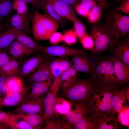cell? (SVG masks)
Segmentation results:
<instances>
[{
  "mask_svg": "<svg viewBox=\"0 0 129 129\" xmlns=\"http://www.w3.org/2000/svg\"><path fill=\"white\" fill-rule=\"evenodd\" d=\"M14 0H0V22H6L12 15Z\"/></svg>",
  "mask_w": 129,
  "mask_h": 129,
  "instance_id": "cell-27",
  "label": "cell"
},
{
  "mask_svg": "<svg viewBox=\"0 0 129 129\" xmlns=\"http://www.w3.org/2000/svg\"><path fill=\"white\" fill-rule=\"evenodd\" d=\"M117 10L126 14H129V0H124L122 1L121 4Z\"/></svg>",
  "mask_w": 129,
  "mask_h": 129,
  "instance_id": "cell-47",
  "label": "cell"
},
{
  "mask_svg": "<svg viewBox=\"0 0 129 129\" xmlns=\"http://www.w3.org/2000/svg\"><path fill=\"white\" fill-rule=\"evenodd\" d=\"M11 118L9 113H7L4 112H0V122L6 123L10 127L12 121Z\"/></svg>",
  "mask_w": 129,
  "mask_h": 129,
  "instance_id": "cell-46",
  "label": "cell"
},
{
  "mask_svg": "<svg viewBox=\"0 0 129 129\" xmlns=\"http://www.w3.org/2000/svg\"><path fill=\"white\" fill-rule=\"evenodd\" d=\"M64 122L63 117L57 114L48 121L45 124L43 129H62Z\"/></svg>",
  "mask_w": 129,
  "mask_h": 129,
  "instance_id": "cell-31",
  "label": "cell"
},
{
  "mask_svg": "<svg viewBox=\"0 0 129 129\" xmlns=\"http://www.w3.org/2000/svg\"><path fill=\"white\" fill-rule=\"evenodd\" d=\"M77 3L80 4L85 8L90 11L97 3L95 0H78Z\"/></svg>",
  "mask_w": 129,
  "mask_h": 129,
  "instance_id": "cell-45",
  "label": "cell"
},
{
  "mask_svg": "<svg viewBox=\"0 0 129 129\" xmlns=\"http://www.w3.org/2000/svg\"><path fill=\"white\" fill-rule=\"evenodd\" d=\"M23 81V79L18 75L8 76L6 84L10 94L20 90L24 86Z\"/></svg>",
  "mask_w": 129,
  "mask_h": 129,
  "instance_id": "cell-29",
  "label": "cell"
},
{
  "mask_svg": "<svg viewBox=\"0 0 129 129\" xmlns=\"http://www.w3.org/2000/svg\"><path fill=\"white\" fill-rule=\"evenodd\" d=\"M8 62L15 74L18 75L21 68L19 61L10 56Z\"/></svg>",
  "mask_w": 129,
  "mask_h": 129,
  "instance_id": "cell-41",
  "label": "cell"
},
{
  "mask_svg": "<svg viewBox=\"0 0 129 129\" xmlns=\"http://www.w3.org/2000/svg\"><path fill=\"white\" fill-rule=\"evenodd\" d=\"M93 118L92 114L84 117L78 122L74 124V129H93L91 120Z\"/></svg>",
  "mask_w": 129,
  "mask_h": 129,
  "instance_id": "cell-32",
  "label": "cell"
},
{
  "mask_svg": "<svg viewBox=\"0 0 129 129\" xmlns=\"http://www.w3.org/2000/svg\"><path fill=\"white\" fill-rule=\"evenodd\" d=\"M2 94L1 90H0V99L2 97Z\"/></svg>",
  "mask_w": 129,
  "mask_h": 129,
  "instance_id": "cell-54",
  "label": "cell"
},
{
  "mask_svg": "<svg viewBox=\"0 0 129 129\" xmlns=\"http://www.w3.org/2000/svg\"><path fill=\"white\" fill-rule=\"evenodd\" d=\"M26 3L31 4L38 9L41 10L39 0H21Z\"/></svg>",
  "mask_w": 129,
  "mask_h": 129,
  "instance_id": "cell-49",
  "label": "cell"
},
{
  "mask_svg": "<svg viewBox=\"0 0 129 129\" xmlns=\"http://www.w3.org/2000/svg\"><path fill=\"white\" fill-rule=\"evenodd\" d=\"M39 1L41 10L43 11L44 14L55 20L59 25L63 27L66 19L60 16L46 0H39Z\"/></svg>",
  "mask_w": 129,
  "mask_h": 129,
  "instance_id": "cell-25",
  "label": "cell"
},
{
  "mask_svg": "<svg viewBox=\"0 0 129 129\" xmlns=\"http://www.w3.org/2000/svg\"><path fill=\"white\" fill-rule=\"evenodd\" d=\"M111 50L112 54L129 67V35L118 42Z\"/></svg>",
  "mask_w": 129,
  "mask_h": 129,
  "instance_id": "cell-21",
  "label": "cell"
},
{
  "mask_svg": "<svg viewBox=\"0 0 129 129\" xmlns=\"http://www.w3.org/2000/svg\"><path fill=\"white\" fill-rule=\"evenodd\" d=\"M16 33L14 28H9L0 33V49L8 48L15 39Z\"/></svg>",
  "mask_w": 129,
  "mask_h": 129,
  "instance_id": "cell-28",
  "label": "cell"
},
{
  "mask_svg": "<svg viewBox=\"0 0 129 129\" xmlns=\"http://www.w3.org/2000/svg\"><path fill=\"white\" fill-rule=\"evenodd\" d=\"M37 9L32 21L33 38L38 40L49 39L56 32L59 24L55 20L45 14L40 13Z\"/></svg>",
  "mask_w": 129,
  "mask_h": 129,
  "instance_id": "cell-5",
  "label": "cell"
},
{
  "mask_svg": "<svg viewBox=\"0 0 129 129\" xmlns=\"http://www.w3.org/2000/svg\"><path fill=\"white\" fill-rule=\"evenodd\" d=\"M95 88L90 77L85 79L77 77L70 86L61 91V95L68 99L73 106L87 104L90 96Z\"/></svg>",
  "mask_w": 129,
  "mask_h": 129,
  "instance_id": "cell-3",
  "label": "cell"
},
{
  "mask_svg": "<svg viewBox=\"0 0 129 129\" xmlns=\"http://www.w3.org/2000/svg\"><path fill=\"white\" fill-rule=\"evenodd\" d=\"M74 31L77 37L79 39L86 33L85 26L78 18L73 22Z\"/></svg>",
  "mask_w": 129,
  "mask_h": 129,
  "instance_id": "cell-37",
  "label": "cell"
},
{
  "mask_svg": "<svg viewBox=\"0 0 129 129\" xmlns=\"http://www.w3.org/2000/svg\"><path fill=\"white\" fill-rule=\"evenodd\" d=\"M51 57L46 54L40 53L19 60L21 68L18 75L23 80L24 79L32 73L42 63Z\"/></svg>",
  "mask_w": 129,
  "mask_h": 129,
  "instance_id": "cell-9",
  "label": "cell"
},
{
  "mask_svg": "<svg viewBox=\"0 0 129 129\" xmlns=\"http://www.w3.org/2000/svg\"><path fill=\"white\" fill-rule=\"evenodd\" d=\"M77 72L73 65L59 77V84L61 91L65 90L74 83L77 77Z\"/></svg>",
  "mask_w": 129,
  "mask_h": 129,
  "instance_id": "cell-23",
  "label": "cell"
},
{
  "mask_svg": "<svg viewBox=\"0 0 129 129\" xmlns=\"http://www.w3.org/2000/svg\"><path fill=\"white\" fill-rule=\"evenodd\" d=\"M103 9L97 3L92 7L86 17L91 24L100 23L102 17Z\"/></svg>",
  "mask_w": 129,
  "mask_h": 129,
  "instance_id": "cell-30",
  "label": "cell"
},
{
  "mask_svg": "<svg viewBox=\"0 0 129 129\" xmlns=\"http://www.w3.org/2000/svg\"><path fill=\"white\" fill-rule=\"evenodd\" d=\"M91 123L93 129H118L121 127L117 116L110 115L93 116Z\"/></svg>",
  "mask_w": 129,
  "mask_h": 129,
  "instance_id": "cell-15",
  "label": "cell"
},
{
  "mask_svg": "<svg viewBox=\"0 0 129 129\" xmlns=\"http://www.w3.org/2000/svg\"><path fill=\"white\" fill-rule=\"evenodd\" d=\"M75 9L78 13L81 16L87 17L90 11L88 10L83 7L81 4L77 3Z\"/></svg>",
  "mask_w": 129,
  "mask_h": 129,
  "instance_id": "cell-48",
  "label": "cell"
},
{
  "mask_svg": "<svg viewBox=\"0 0 129 129\" xmlns=\"http://www.w3.org/2000/svg\"><path fill=\"white\" fill-rule=\"evenodd\" d=\"M129 106L127 103L118 113V121L122 125L129 127Z\"/></svg>",
  "mask_w": 129,
  "mask_h": 129,
  "instance_id": "cell-33",
  "label": "cell"
},
{
  "mask_svg": "<svg viewBox=\"0 0 129 129\" xmlns=\"http://www.w3.org/2000/svg\"><path fill=\"white\" fill-rule=\"evenodd\" d=\"M123 86L114 93L111 102V109L109 115L116 116L123 107L129 103V88Z\"/></svg>",
  "mask_w": 129,
  "mask_h": 129,
  "instance_id": "cell-14",
  "label": "cell"
},
{
  "mask_svg": "<svg viewBox=\"0 0 129 129\" xmlns=\"http://www.w3.org/2000/svg\"><path fill=\"white\" fill-rule=\"evenodd\" d=\"M97 3L103 9H105L108 6V4L107 0H95Z\"/></svg>",
  "mask_w": 129,
  "mask_h": 129,
  "instance_id": "cell-50",
  "label": "cell"
},
{
  "mask_svg": "<svg viewBox=\"0 0 129 129\" xmlns=\"http://www.w3.org/2000/svg\"><path fill=\"white\" fill-rule=\"evenodd\" d=\"M8 76L3 74L0 75V90L3 95L10 94L9 90L6 85V82Z\"/></svg>",
  "mask_w": 129,
  "mask_h": 129,
  "instance_id": "cell-40",
  "label": "cell"
},
{
  "mask_svg": "<svg viewBox=\"0 0 129 129\" xmlns=\"http://www.w3.org/2000/svg\"><path fill=\"white\" fill-rule=\"evenodd\" d=\"M31 87V85L25 84L19 91L2 96L0 99V108L19 105L25 99Z\"/></svg>",
  "mask_w": 129,
  "mask_h": 129,
  "instance_id": "cell-13",
  "label": "cell"
},
{
  "mask_svg": "<svg viewBox=\"0 0 129 129\" xmlns=\"http://www.w3.org/2000/svg\"><path fill=\"white\" fill-rule=\"evenodd\" d=\"M74 110L67 111L63 116V120L72 127L85 116L92 114L88 104H79L74 106Z\"/></svg>",
  "mask_w": 129,
  "mask_h": 129,
  "instance_id": "cell-17",
  "label": "cell"
},
{
  "mask_svg": "<svg viewBox=\"0 0 129 129\" xmlns=\"http://www.w3.org/2000/svg\"><path fill=\"white\" fill-rule=\"evenodd\" d=\"M61 16L72 22L78 18L74 9L62 0H46Z\"/></svg>",
  "mask_w": 129,
  "mask_h": 129,
  "instance_id": "cell-19",
  "label": "cell"
},
{
  "mask_svg": "<svg viewBox=\"0 0 129 129\" xmlns=\"http://www.w3.org/2000/svg\"><path fill=\"white\" fill-rule=\"evenodd\" d=\"M72 7L74 9L77 3L78 0H62Z\"/></svg>",
  "mask_w": 129,
  "mask_h": 129,
  "instance_id": "cell-51",
  "label": "cell"
},
{
  "mask_svg": "<svg viewBox=\"0 0 129 129\" xmlns=\"http://www.w3.org/2000/svg\"><path fill=\"white\" fill-rule=\"evenodd\" d=\"M59 78V77L54 79L48 91L44 97L43 117L46 122L57 114L55 107L57 95L60 90Z\"/></svg>",
  "mask_w": 129,
  "mask_h": 129,
  "instance_id": "cell-8",
  "label": "cell"
},
{
  "mask_svg": "<svg viewBox=\"0 0 129 129\" xmlns=\"http://www.w3.org/2000/svg\"><path fill=\"white\" fill-rule=\"evenodd\" d=\"M87 51L83 48H73L63 45H56L46 46L39 45L37 51L52 57L64 58Z\"/></svg>",
  "mask_w": 129,
  "mask_h": 129,
  "instance_id": "cell-10",
  "label": "cell"
},
{
  "mask_svg": "<svg viewBox=\"0 0 129 129\" xmlns=\"http://www.w3.org/2000/svg\"><path fill=\"white\" fill-rule=\"evenodd\" d=\"M59 64L62 73L69 69L73 65L72 60L68 57H59Z\"/></svg>",
  "mask_w": 129,
  "mask_h": 129,
  "instance_id": "cell-39",
  "label": "cell"
},
{
  "mask_svg": "<svg viewBox=\"0 0 129 129\" xmlns=\"http://www.w3.org/2000/svg\"><path fill=\"white\" fill-rule=\"evenodd\" d=\"M44 97L24 101L14 109V113L24 114L37 113L43 116Z\"/></svg>",
  "mask_w": 129,
  "mask_h": 129,
  "instance_id": "cell-12",
  "label": "cell"
},
{
  "mask_svg": "<svg viewBox=\"0 0 129 129\" xmlns=\"http://www.w3.org/2000/svg\"><path fill=\"white\" fill-rule=\"evenodd\" d=\"M114 74L118 84L122 87L129 83V67L112 54Z\"/></svg>",
  "mask_w": 129,
  "mask_h": 129,
  "instance_id": "cell-18",
  "label": "cell"
},
{
  "mask_svg": "<svg viewBox=\"0 0 129 129\" xmlns=\"http://www.w3.org/2000/svg\"><path fill=\"white\" fill-rule=\"evenodd\" d=\"M3 28V26L2 23L0 22V33L2 32H1L2 31Z\"/></svg>",
  "mask_w": 129,
  "mask_h": 129,
  "instance_id": "cell-53",
  "label": "cell"
},
{
  "mask_svg": "<svg viewBox=\"0 0 129 129\" xmlns=\"http://www.w3.org/2000/svg\"><path fill=\"white\" fill-rule=\"evenodd\" d=\"M54 78L51 74L46 80L32 85L30 91L24 101L44 97L48 91Z\"/></svg>",
  "mask_w": 129,
  "mask_h": 129,
  "instance_id": "cell-20",
  "label": "cell"
},
{
  "mask_svg": "<svg viewBox=\"0 0 129 129\" xmlns=\"http://www.w3.org/2000/svg\"><path fill=\"white\" fill-rule=\"evenodd\" d=\"M117 9L111 11L104 23L115 35L119 41L129 35V16L124 15Z\"/></svg>",
  "mask_w": 129,
  "mask_h": 129,
  "instance_id": "cell-6",
  "label": "cell"
},
{
  "mask_svg": "<svg viewBox=\"0 0 129 129\" xmlns=\"http://www.w3.org/2000/svg\"><path fill=\"white\" fill-rule=\"evenodd\" d=\"M7 50L10 56L19 60L32 55L35 52L15 39Z\"/></svg>",
  "mask_w": 129,
  "mask_h": 129,
  "instance_id": "cell-22",
  "label": "cell"
},
{
  "mask_svg": "<svg viewBox=\"0 0 129 129\" xmlns=\"http://www.w3.org/2000/svg\"><path fill=\"white\" fill-rule=\"evenodd\" d=\"M12 7L14 10L19 14H26L30 12L27 3L21 0H14Z\"/></svg>",
  "mask_w": 129,
  "mask_h": 129,
  "instance_id": "cell-35",
  "label": "cell"
},
{
  "mask_svg": "<svg viewBox=\"0 0 129 129\" xmlns=\"http://www.w3.org/2000/svg\"><path fill=\"white\" fill-rule=\"evenodd\" d=\"M83 49L92 52L95 48V42L92 36L86 33L81 38L79 39Z\"/></svg>",
  "mask_w": 129,
  "mask_h": 129,
  "instance_id": "cell-34",
  "label": "cell"
},
{
  "mask_svg": "<svg viewBox=\"0 0 129 129\" xmlns=\"http://www.w3.org/2000/svg\"><path fill=\"white\" fill-rule=\"evenodd\" d=\"M10 126L4 122H0V129H8Z\"/></svg>",
  "mask_w": 129,
  "mask_h": 129,
  "instance_id": "cell-52",
  "label": "cell"
},
{
  "mask_svg": "<svg viewBox=\"0 0 129 129\" xmlns=\"http://www.w3.org/2000/svg\"><path fill=\"white\" fill-rule=\"evenodd\" d=\"M73 65L77 71L83 72L90 77L93 71L94 60L87 54V51L70 56Z\"/></svg>",
  "mask_w": 129,
  "mask_h": 129,
  "instance_id": "cell-11",
  "label": "cell"
},
{
  "mask_svg": "<svg viewBox=\"0 0 129 129\" xmlns=\"http://www.w3.org/2000/svg\"><path fill=\"white\" fill-rule=\"evenodd\" d=\"M14 29L16 33V40L33 51H37L39 45L32 38L23 32Z\"/></svg>",
  "mask_w": 129,
  "mask_h": 129,
  "instance_id": "cell-26",
  "label": "cell"
},
{
  "mask_svg": "<svg viewBox=\"0 0 129 129\" xmlns=\"http://www.w3.org/2000/svg\"><path fill=\"white\" fill-rule=\"evenodd\" d=\"M121 87L117 83H113L100 88H95L87 102L93 116L109 114L113 94Z\"/></svg>",
  "mask_w": 129,
  "mask_h": 129,
  "instance_id": "cell-1",
  "label": "cell"
},
{
  "mask_svg": "<svg viewBox=\"0 0 129 129\" xmlns=\"http://www.w3.org/2000/svg\"><path fill=\"white\" fill-rule=\"evenodd\" d=\"M124 0H116V2L117 3L120 1H122Z\"/></svg>",
  "mask_w": 129,
  "mask_h": 129,
  "instance_id": "cell-55",
  "label": "cell"
},
{
  "mask_svg": "<svg viewBox=\"0 0 129 129\" xmlns=\"http://www.w3.org/2000/svg\"><path fill=\"white\" fill-rule=\"evenodd\" d=\"M73 28L66 31L63 34V41L69 45L75 44L77 41V37Z\"/></svg>",
  "mask_w": 129,
  "mask_h": 129,
  "instance_id": "cell-36",
  "label": "cell"
},
{
  "mask_svg": "<svg viewBox=\"0 0 129 129\" xmlns=\"http://www.w3.org/2000/svg\"><path fill=\"white\" fill-rule=\"evenodd\" d=\"M15 114L16 117L25 120L35 129H41L42 126L46 123L43 116L39 114Z\"/></svg>",
  "mask_w": 129,
  "mask_h": 129,
  "instance_id": "cell-24",
  "label": "cell"
},
{
  "mask_svg": "<svg viewBox=\"0 0 129 129\" xmlns=\"http://www.w3.org/2000/svg\"><path fill=\"white\" fill-rule=\"evenodd\" d=\"M22 119L18 121L16 119H13L10 128L13 129H35L26 121Z\"/></svg>",
  "mask_w": 129,
  "mask_h": 129,
  "instance_id": "cell-38",
  "label": "cell"
},
{
  "mask_svg": "<svg viewBox=\"0 0 129 129\" xmlns=\"http://www.w3.org/2000/svg\"><path fill=\"white\" fill-rule=\"evenodd\" d=\"M52 57L42 63L32 73L24 79L26 85H31L34 83L45 81L51 75L49 64Z\"/></svg>",
  "mask_w": 129,
  "mask_h": 129,
  "instance_id": "cell-16",
  "label": "cell"
},
{
  "mask_svg": "<svg viewBox=\"0 0 129 129\" xmlns=\"http://www.w3.org/2000/svg\"><path fill=\"white\" fill-rule=\"evenodd\" d=\"M37 9L32 5L31 11L28 13L21 15L16 13L12 15L5 23V26L7 28V29L14 28L27 34H31L32 32L30 22Z\"/></svg>",
  "mask_w": 129,
  "mask_h": 129,
  "instance_id": "cell-7",
  "label": "cell"
},
{
  "mask_svg": "<svg viewBox=\"0 0 129 129\" xmlns=\"http://www.w3.org/2000/svg\"><path fill=\"white\" fill-rule=\"evenodd\" d=\"M49 43L52 45H56L63 41V34L60 32H56L48 39Z\"/></svg>",
  "mask_w": 129,
  "mask_h": 129,
  "instance_id": "cell-42",
  "label": "cell"
},
{
  "mask_svg": "<svg viewBox=\"0 0 129 129\" xmlns=\"http://www.w3.org/2000/svg\"><path fill=\"white\" fill-rule=\"evenodd\" d=\"M8 76L16 75L8 61L0 68V74Z\"/></svg>",
  "mask_w": 129,
  "mask_h": 129,
  "instance_id": "cell-43",
  "label": "cell"
},
{
  "mask_svg": "<svg viewBox=\"0 0 129 129\" xmlns=\"http://www.w3.org/2000/svg\"><path fill=\"white\" fill-rule=\"evenodd\" d=\"M90 34L93 37L95 48L91 55H101L108 50L112 49L118 41L112 32L104 24H92L90 25Z\"/></svg>",
  "mask_w": 129,
  "mask_h": 129,
  "instance_id": "cell-4",
  "label": "cell"
},
{
  "mask_svg": "<svg viewBox=\"0 0 129 129\" xmlns=\"http://www.w3.org/2000/svg\"><path fill=\"white\" fill-rule=\"evenodd\" d=\"M94 60V68L89 77L96 87L100 88L113 83L118 84L114 72L112 55L97 56Z\"/></svg>",
  "mask_w": 129,
  "mask_h": 129,
  "instance_id": "cell-2",
  "label": "cell"
},
{
  "mask_svg": "<svg viewBox=\"0 0 129 129\" xmlns=\"http://www.w3.org/2000/svg\"><path fill=\"white\" fill-rule=\"evenodd\" d=\"M10 56L7 49H0V68L8 61Z\"/></svg>",
  "mask_w": 129,
  "mask_h": 129,
  "instance_id": "cell-44",
  "label": "cell"
}]
</instances>
